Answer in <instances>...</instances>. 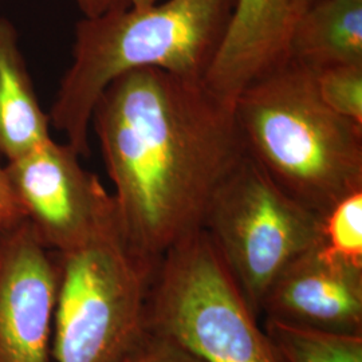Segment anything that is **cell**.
I'll return each mask as SVG.
<instances>
[{
    "label": "cell",
    "instance_id": "obj_19",
    "mask_svg": "<svg viewBox=\"0 0 362 362\" xmlns=\"http://www.w3.org/2000/svg\"><path fill=\"white\" fill-rule=\"evenodd\" d=\"M157 1H160V0H128V3L132 6H149V4H153Z\"/></svg>",
    "mask_w": 362,
    "mask_h": 362
},
{
    "label": "cell",
    "instance_id": "obj_16",
    "mask_svg": "<svg viewBox=\"0 0 362 362\" xmlns=\"http://www.w3.org/2000/svg\"><path fill=\"white\" fill-rule=\"evenodd\" d=\"M119 362H202L170 337L152 332Z\"/></svg>",
    "mask_w": 362,
    "mask_h": 362
},
{
    "label": "cell",
    "instance_id": "obj_15",
    "mask_svg": "<svg viewBox=\"0 0 362 362\" xmlns=\"http://www.w3.org/2000/svg\"><path fill=\"white\" fill-rule=\"evenodd\" d=\"M313 73L315 88L325 104L362 125V66H330Z\"/></svg>",
    "mask_w": 362,
    "mask_h": 362
},
{
    "label": "cell",
    "instance_id": "obj_12",
    "mask_svg": "<svg viewBox=\"0 0 362 362\" xmlns=\"http://www.w3.org/2000/svg\"><path fill=\"white\" fill-rule=\"evenodd\" d=\"M290 59L320 70L362 66V0H318L298 19Z\"/></svg>",
    "mask_w": 362,
    "mask_h": 362
},
{
    "label": "cell",
    "instance_id": "obj_7",
    "mask_svg": "<svg viewBox=\"0 0 362 362\" xmlns=\"http://www.w3.org/2000/svg\"><path fill=\"white\" fill-rule=\"evenodd\" d=\"M79 158L73 146L50 139L4 167L39 242L57 254L85 245L116 208L113 196Z\"/></svg>",
    "mask_w": 362,
    "mask_h": 362
},
{
    "label": "cell",
    "instance_id": "obj_1",
    "mask_svg": "<svg viewBox=\"0 0 362 362\" xmlns=\"http://www.w3.org/2000/svg\"><path fill=\"white\" fill-rule=\"evenodd\" d=\"M132 246L153 260L203 228L221 182L246 156L235 104L203 79L141 69L115 79L91 116Z\"/></svg>",
    "mask_w": 362,
    "mask_h": 362
},
{
    "label": "cell",
    "instance_id": "obj_3",
    "mask_svg": "<svg viewBox=\"0 0 362 362\" xmlns=\"http://www.w3.org/2000/svg\"><path fill=\"white\" fill-rule=\"evenodd\" d=\"M235 115L247 155L320 216L362 189V125L325 104L308 66L288 59L250 85Z\"/></svg>",
    "mask_w": 362,
    "mask_h": 362
},
{
    "label": "cell",
    "instance_id": "obj_2",
    "mask_svg": "<svg viewBox=\"0 0 362 362\" xmlns=\"http://www.w3.org/2000/svg\"><path fill=\"white\" fill-rule=\"evenodd\" d=\"M235 0H160L124 4L83 16L74 30L73 59L49 113L81 157L90 155L94 106L118 77L157 69L203 79L219 47Z\"/></svg>",
    "mask_w": 362,
    "mask_h": 362
},
{
    "label": "cell",
    "instance_id": "obj_17",
    "mask_svg": "<svg viewBox=\"0 0 362 362\" xmlns=\"http://www.w3.org/2000/svg\"><path fill=\"white\" fill-rule=\"evenodd\" d=\"M26 219L25 212L13 194L4 168H0V231Z\"/></svg>",
    "mask_w": 362,
    "mask_h": 362
},
{
    "label": "cell",
    "instance_id": "obj_6",
    "mask_svg": "<svg viewBox=\"0 0 362 362\" xmlns=\"http://www.w3.org/2000/svg\"><path fill=\"white\" fill-rule=\"evenodd\" d=\"M203 228L260 317L279 275L318 245L321 216L285 192L246 153L216 191Z\"/></svg>",
    "mask_w": 362,
    "mask_h": 362
},
{
    "label": "cell",
    "instance_id": "obj_8",
    "mask_svg": "<svg viewBox=\"0 0 362 362\" xmlns=\"http://www.w3.org/2000/svg\"><path fill=\"white\" fill-rule=\"evenodd\" d=\"M58 286L57 257L27 219L0 231V362H50Z\"/></svg>",
    "mask_w": 362,
    "mask_h": 362
},
{
    "label": "cell",
    "instance_id": "obj_18",
    "mask_svg": "<svg viewBox=\"0 0 362 362\" xmlns=\"http://www.w3.org/2000/svg\"><path fill=\"white\" fill-rule=\"evenodd\" d=\"M74 3L83 16L91 18L116 8L118 6L128 4V0H74Z\"/></svg>",
    "mask_w": 362,
    "mask_h": 362
},
{
    "label": "cell",
    "instance_id": "obj_10",
    "mask_svg": "<svg viewBox=\"0 0 362 362\" xmlns=\"http://www.w3.org/2000/svg\"><path fill=\"white\" fill-rule=\"evenodd\" d=\"M302 13L299 0H235L203 78L208 89L235 104L250 85L286 64Z\"/></svg>",
    "mask_w": 362,
    "mask_h": 362
},
{
    "label": "cell",
    "instance_id": "obj_9",
    "mask_svg": "<svg viewBox=\"0 0 362 362\" xmlns=\"http://www.w3.org/2000/svg\"><path fill=\"white\" fill-rule=\"evenodd\" d=\"M262 315L317 332L362 336V269L326 258L313 247L275 281Z\"/></svg>",
    "mask_w": 362,
    "mask_h": 362
},
{
    "label": "cell",
    "instance_id": "obj_5",
    "mask_svg": "<svg viewBox=\"0 0 362 362\" xmlns=\"http://www.w3.org/2000/svg\"><path fill=\"white\" fill-rule=\"evenodd\" d=\"M149 329L202 362H285L204 228L160 259Z\"/></svg>",
    "mask_w": 362,
    "mask_h": 362
},
{
    "label": "cell",
    "instance_id": "obj_13",
    "mask_svg": "<svg viewBox=\"0 0 362 362\" xmlns=\"http://www.w3.org/2000/svg\"><path fill=\"white\" fill-rule=\"evenodd\" d=\"M264 330L285 362H362V336L317 332L264 320Z\"/></svg>",
    "mask_w": 362,
    "mask_h": 362
},
{
    "label": "cell",
    "instance_id": "obj_4",
    "mask_svg": "<svg viewBox=\"0 0 362 362\" xmlns=\"http://www.w3.org/2000/svg\"><path fill=\"white\" fill-rule=\"evenodd\" d=\"M54 254L59 286L52 358L121 361L151 333L149 299L160 260L132 246L116 208L85 245Z\"/></svg>",
    "mask_w": 362,
    "mask_h": 362
},
{
    "label": "cell",
    "instance_id": "obj_11",
    "mask_svg": "<svg viewBox=\"0 0 362 362\" xmlns=\"http://www.w3.org/2000/svg\"><path fill=\"white\" fill-rule=\"evenodd\" d=\"M13 23L0 16V155L7 161L52 139Z\"/></svg>",
    "mask_w": 362,
    "mask_h": 362
},
{
    "label": "cell",
    "instance_id": "obj_20",
    "mask_svg": "<svg viewBox=\"0 0 362 362\" xmlns=\"http://www.w3.org/2000/svg\"><path fill=\"white\" fill-rule=\"evenodd\" d=\"M315 1H318V0H299V3H300V6H302V10L305 11L309 6H311L313 3H315Z\"/></svg>",
    "mask_w": 362,
    "mask_h": 362
},
{
    "label": "cell",
    "instance_id": "obj_14",
    "mask_svg": "<svg viewBox=\"0 0 362 362\" xmlns=\"http://www.w3.org/2000/svg\"><path fill=\"white\" fill-rule=\"evenodd\" d=\"M317 248L326 258L362 269V189L346 194L321 216Z\"/></svg>",
    "mask_w": 362,
    "mask_h": 362
}]
</instances>
